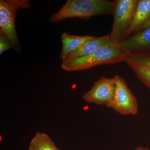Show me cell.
<instances>
[{
  "instance_id": "cell-1",
  "label": "cell",
  "mask_w": 150,
  "mask_h": 150,
  "mask_svg": "<svg viewBox=\"0 0 150 150\" xmlns=\"http://www.w3.org/2000/svg\"><path fill=\"white\" fill-rule=\"evenodd\" d=\"M113 1L107 0H68L62 8L51 15L49 21L59 23L64 20L81 19L96 16L112 14Z\"/></svg>"
},
{
  "instance_id": "cell-2",
  "label": "cell",
  "mask_w": 150,
  "mask_h": 150,
  "mask_svg": "<svg viewBox=\"0 0 150 150\" xmlns=\"http://www.w3.org/2000/svg\"><path fill=\"white\" fill-rule=\"evenodd\" d=\"M126 57V53L121 45L110 42L88 56L64 60L61 67L67 71H83L99 65L125 62Z\"/></svg>"
},
{
  "instance_id": "cell-3",
  "label": "cell",
  "mask_w": 150,
  "mask_h": 150,
  "mask_svg": "<svg viewBox=\"0 0 150 150\" xmlns=\"http://www.w3.org/2000/svg\"><path fill=\"white\" fill-rule=\"evenodd\" d=\"M138 0L113 1V23L110 34V42L120 45L126 39L133 21Z\"/></svg>"
},
{
  "instance_id": "cell-4",
  "label": "cell",
  "mask_w": 150,
  "mask_h": 150,
  "mask_svg": "<svg viewBox=\"0 0 150 150\" xmlns=\"http://www.w3.org/2000/svg\"><path fill=\"white\" fill-rule=\"evenodd\" d=\"M115 89L114 96L107 105L121 115H135L139 110L137 98L129 88L125 80L115 75Z\"/></svg>"
},
{
  "instance_id": "cell-5",
  "label": "cell",
  "mask_w": 150,
  "mask_h": 150,
  "mask_svg": "<svg viewBox=\"0 0 150 150\" xmlns=\"http://www.w3.org/2000/svg\"><path fill=\"white\" fill-rule=\"evenodd\" d=\"M24 6L22 0L0 1V33L7 38L14 48L18 49L20 46L15 26L17 11Z\"/></svg>"
},
{
  "instance_id": "cell-6",
  "label": "cell",
  "mask_w": 150,
  "mask_h": 150,
  "mask_svg": "<svg viewBox=\"0 0 150 150\" xmlns=\"http://www.w3.org/2000/svg\"><path fill=\"white\" fill-rule=\"evenodd\" d=\"M115 89L114 78L102 77L94 83L82 98L88 103L107 106L113 98Z\"/></svg>"
},
{
  "instance_id": "cell-7",
  "label": "cell",
  "mask_w": 150,
  "mask_h": 150,
  "mask_svg": "<svg viewBox=\"0 0 150 150\" xmlns=\"http://www.w3.org/2000/svg\"><path fill=\"white\" fill-rule=\"evenodd\" d=\"M120 45L126 54L150 53V27L129 36Z\"/></svg>"
},
{
  "instance_id": "cell-8",
  "label": "cell",
  "mask_w": 150,
  "mask_h": 150,
  "mask_svg": "<svg viewBox=\"0 0 150 150\" xmlns=\"http://www.w3.org/2000/svg\"><path fill=\"white\" fill-rule=\"evenodd\" d=\"M150 20V0H138L133 21L127 32L126 39L141 31Z\"/></svg>"
},
{
  "instance_id": "cell-9",
  "label": "cell",
  "mask_w": 150,
  "mask_h": 150,
  "mask_svg": "<svg viewBox=\"0 0 150 150\" xmlns=\"http://www.w3.org/2000/svg\"><path fill=\"white\" fill-rule=\"evenodd\" d=\"M110 42V34L100 37L93 36L92 38L86 40L76 50L70 53L65 60H71L88 56L95 52L100 47Z\"/></svg>"
},
{
  "instance_id": "cell-10",
  "label": "cell",
  "mask_w": 150,
  "mask_h": 150,
  "mask_svg": "<svg viewBox=\"0 0 150 150\" xmlns=\"http://www.w3.org/2000/svg\"><path fill=\"white\" fill-rule=\"evenodd\" d=\"M92 35H71L68 32L63 33L61 35L62 50L60 57L62 61H64L67 56L71 52L74 51L82 43L93 37Z\"/></svg>"
},
{
  "instance_id": "cell-11",
  "label": "cell",
  "mask_w": 150,
  "mask_h": 150,
  "mask_svg": "<svg viewBox=\"0 0 150 150\" xmlns=\"http://www.w3.org/2000/svg\"><path fill=\"white\" fill-rule=\"evenodd\" d=\"M28 150H60L47 134L37 132L30 143Z\"/></svg>"
},
{
  "instance_id": "cell-12",
  "label": "cell",
  "mask_w": 150,
  "mask_h": 150,
  "mask_svg": "<svg viewBox=\"0 0 150 150\" xmlns=\"http://www.w3.org/2000/svg\"><path fill=\"white\" fill-rule=\"evenodd\" d=\"M125 62L134 64L150 69V53L144 54H126Z\"/></svg>"
},
{
  "instance_id": "cell-13",
  "label": "cell",
  "mask_w": 150,
  "mask_h": 150,
  "mask_svg": "<svg viewBox=\"0 0 150 150\" xmlns=\"http://www.w3.org/2000/svg\"><path fill=\"white\" fill-rule=\"evenodd\" d=\"M142 83L150 89V69L142 66L127 64Z\"/></svg>"
},
{
  "instance_id": "cell-14",
  "label": "cell",
  "mask_w": 150,
  "mask_h": 150,
  "mask_svg": "<svg viewBox=\"0 0 150 150\" xmlns=\"http://www.w3.org/2000/svg\"><path fill=\"white\" fill-rule=\"evenodd\" d=\"M14 48L10 41L3 33H0V54L10 49Z\"/></svg>"
},
{
  "instance_id": "cell-15",
  "label": "cell",
  "mask_w": 150,
  "mask_h": 150,
  "mask_svg": "<svg viewBox=\"0 0 150 150\" xmlns=\"http://www.w3.org/2000/svg\"><path fill=\"white\" fill-rule=\"evenodd\" d=\"M133 150H149V149L147 148L143 147L138 146L137 148Z\"/></svg>"
},
{
  "instance_id": "cell-16",
  "label": "cell",
  "mask_w": 150,
  "mask_h": 150,
  "mask_svg": "<svg viewBox=\"0 0 150 150\" xmlns=\"http://www.w3.org/2000/svg\"><path fill=\"white\" fill-rule=\"evenodd\" d=\"M150 27V20L147 23H146L144 26L143 27V28H142V30L143 29H144L145 28H147Z\"/></svg>"
}]
</instances>
